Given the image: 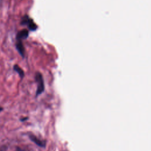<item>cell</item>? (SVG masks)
<instances>
[{"mask_svg":"<svg viewBox=\"0 0 151 151\" xmlns=\"http://www.w3.org/2000/svg\"><path fill=\"white\" fill-rule=\"evenodd\" d=\"M28 119V117H23L22 119H20V121H21V122H24V121H25L27 120Z\"/></svg>","mask_w":151,"mask_h":151,"instance_id":"7","label":"cell"},{"mask_svg":"<svg viewBox=\"0 0 151 151\" xmlns=\"http://www.w3.org/2000/svg\"><path fill=\"white\" fill-rule=\"evenodd\" d=\"M13 69H14V71H15L17 73L19 74V75L20 76L21 79H23L24 78V77L25 76L24 72L19 65H17V64L14 65V67H13Z\"/></svg>","mask_w":151,"mask_h":151,"instance_id":"6","label":"cell"},{"mask_svg":"<svg viewBox=\"0 0 151 151\" xmlns=\"http://www.w3.org/2000/svg\"><path fill=\"white\" fill-rule=\"evenodd\" d=\"M3 110H4L3 108H2V107H0V112H2V111H3Z\"/></svg>","mask_w":151,"mask_h":151,"instance_id":"8","label":"cell"},{"mask_svg":"<svg viewBox=\"0 0 151 151\" xmlns=\"http://www.w3.org/2000/svg\"><path fill=\"white\" fill-rule=\"evenodd\" d=\"M28 137L30 139L32 142H34L35 144H36L37 146L41 148H45L46 145V142L45 141H41L39 138H38L37 137H36L34 135H33L32 133H29L28 134Z\"/></svg>","mask_w":151,"mask_h":151,"instance_id":"3","label":"cell"},{"mask_svg":"<svg viewBox=\"0 0 151 151\" xmlns=\"http://www.w3.org/2000/svg\"><path fill=\"white\" fill-rule=\"evenodd\" d=\"M36 80L37 83V89L36 91V96H39L44 91V82L42 74L40 72H37L36 74Z\"/></svg>","mask_w":151,"mask_h":151,"instance_id":"2","label":"cell"},{"mask_svg":"<svg viewBox=\"0 0 151 151\" xmlns=\"http://www.w3.org/2000/svg\"><path fill=\"white\" fill-rule=\"evenodd\" d=\"M29 31L27 29H23L18 32L17 34L16 38L17 41H22L23 40H26L28 37Z\"/></svg>","mask_w":151,"mask_h":151,"instance_id":"4","label":"cell"},{"mask_svg":"<svg viewBox=\"0 0 151 151\" xmlns=\"http://www.w3.org/2000/svg\"><path fill=\"white\" fill-rule=\"evenodd\" d=\"M15 47L21 56L24 58L25 57V48L22 41H17L15 44Z\"/></svg>","mask_w":151,"mask_h":151,"instance_id":"5","label":"cell"},{"mask_svg":"<svg viewBox=\"0 0 151 151\" xmlns=\"http://www.w3.org/2000/svg\"><path fill=\"white\" fill-rule=\"evenodd\" d=\"M21 24L23 26H27L28 29L30 31H36L38 28V26L34 22L33 20L31 19L27 15H26L23 17L21 21Z\"/></svg>","mask_w":151,"mask_h":151,"instance_id":"1","label":"cell"}]
</instances>
